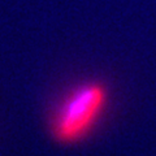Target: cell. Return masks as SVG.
Instances as JSON below:
<instances>
[{
  "label": "cell",
  "instance_id": "cell-1",
  "mask_svg": "<svg viewBox=\"0 0 156 156\" xmlns=\"http://www.w3.org/2000/svg\"><path fill=\"white\" fill-rule=\"evenodd\" d=\"M108 104V90L101 82H85L74 87L53 111L50 129L61 144H74L89 135Z\"/></svg>",
  "mask_w": 156,
  "mask_h": 156
}]
</instances>
